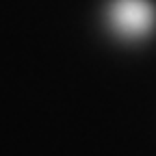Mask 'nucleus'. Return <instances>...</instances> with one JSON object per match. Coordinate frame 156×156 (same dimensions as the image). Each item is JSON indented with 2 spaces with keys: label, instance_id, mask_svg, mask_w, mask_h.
Returning a JSON list of instances; mask_svg holds the SVG:
<instances>
[{
  "label": "nucleus",
  "instance_id": "obj_1",
  "mask_svg": "<svg viewBox=\"0 0 156 156\" xmlns=\"http://www.w3.org/2000/svg\"><path fill=\"white\" fill-rule=\"evenodd\" d=\"M108 17L124 37H143L156 24V9L150 0H115Z\"/></svg>",
  "mask_w": 156,
  "mask_h": 156
}]
</instances>
